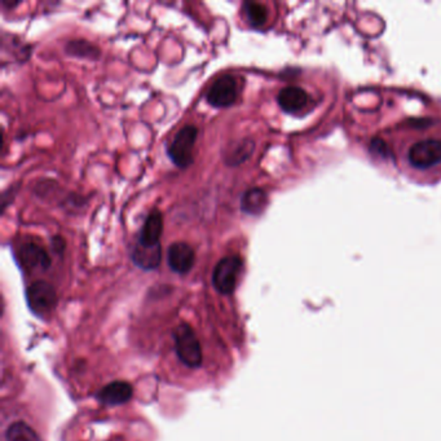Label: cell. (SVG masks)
<instances>
[{
  "label": "cell",
  "mask_w": 441,
  "mask_h": 441,
  "mask_svg": "<svg viewBox=\"0 0 441 441\" xmlns=\"http://www.w3.org/2000/svg\"><path fill=\"white\" fill-rule=\"evenodd\" d=\"M174 340L176 354L184 365L192 369L202 365V347L192 326L188 324L178 326L174 330Z\"/></svg>",
  "instance_id": "obj_1"
},
{
  "label": "cell",
  "mask_w": 441,
  "mask_h": 441,
  "mask_svg": "<svg viewBox=\"0 0 441 441\" xmlns=\"http://www.w3.org/2000/svg\"><path fill=\"white\" fill-rule=\"evenodd\" d=\"M197 135H198V130L192 124L183 127L175 135L173 141L167 146V156L173 160L175 166L179 168H187L193 163L195 160L193 149H195Z\"/></svg>",
  "instance_id": "obj_2"
},
{
  "label": "cell",
  "mask_w": 441,
  "mask_h": 441,
  "mask_svg": "<svg viewBox=\"0 0 441 441\" xmlns=\"http://www.w3.org/2000/svg\"><path fill=\"white\" fill-rule=\"evenodd\" d=\"M241 269H242V261L237 255L225 256L217 261L212 273V283L215 289L224 295L232 294L237 286V278Z\"/></svg>",
  "instance_id": "obj_3"
},
{
  "label": "cell",
  "mask_w": 441,
  "mask_h": 441,
  "mask_svg": "<svg viewBox=\"0 0 441 441\" xmlns=\"http://www.w3.org/2000/svg\"><path fill=\"white\" fill-rule=\"evenodd\" d=\"M409 163L415 168L427 170L441 163L440 138H426L415 143L408 153Z\"/></svg>",
  "instance_id": "obj_4"
},
{
  "label": "cell",
  "mask_w": 441,
  "mask_h": 441,
  "mask_svg": "<svg viewBox=\"0 0 441 441\" xmlns=\"http://www.w3.org/2000/svg\"><path fill=\"white\" fill-rule=\"evenodd\" d=\"M239 97L237 80L231 74L219 77L209 88L206 99L214 108H228L233 105Z\"/></svg>",
  "instance_id": "obj_5"
},
{
  "label": "cell",
  "mask_w": 441,
  "mask_h": 441,
  "mask_svg": "<svg viewBox=\"0 0 441 441\" xmlns=\"http://www.w3.org/2000/svg\"><path fill=\"white\" fill-rule=\"evenodd\" d=\"M26 299L33 311L42 315L51 311L58 303V294L51 283L36 281L26 289Z\"/></svg>",
  "instance_id": "obj_6"
},
{
  "label": "cell",
  "mask_w": 441,
  "mask_h": 441,
  "mask_svg": "<svg viewBox=\"0 0 441 441\" xmlns=\"http://www.w3.org/2000/svg\"><path fill=\"white\" fill-rule=\"evenodd\" d=\"M195 250L185 242H175L167 250V263L175 273L187 275L195 266Z\"/></svg>",
  "instance_id": "obj_7"
},
{
  "label": "cell",
  "mask_w": 441,
  "mask_h": 441,
  "mask_svg": "<svg viewBox=\"0 0 441 441\" xmlns=\"http://www.w3.org/2000/svg\"><path fill=\"white\" fill-rule=\"evenodd\" d=\"M18 259L21 261L22 267L34 271L40 269L45 271L51 266V258L43 247L36 245L34 242L23 244L18 249Z\"/></svg>",
  "instance_id": "obj_8"
},
{
  "label": "cell",
  "mask_w": 441,
  "mask_h": 441,
  "mask_svg": "<svg viewBox=\"0 0 441 441\" xmlns=\"http://www.w3.org/2000/svg\"><path fill=\"white\" fill-rule=\"evenodd\" d=\"M163 232V217L160 211L153 210L146 219L141 229L138 232V244L144 246H157L160 245V236Z\"/></svg>",
  "instance_id": "obj_9"
},
{
  "label": "cell",
  "mask_w": 441,
  "mask_h": 441,
  "mask_svg": "<svg viewBox=\"0 0 441 441\" xmlns=\"http://www.w3.org/2000/svg\"><path fill=\"white\" fill-rule=\"evenodd\" d=\"M277 102L285 113L294 114L307 107L308 94L302 87L289 86L280 91V94L277 96Z\"/></svg>",
  "instance_id": "obj_10"
},
{
  "label": "cell",
  "mask_w": 441,
  "mask_h": 441,
  "mask_svg": "<svg viewBox=\"0 0 441 441\" xmlns=\"http://www.w3.org/2000/svg\"><path fill=\"white\" fill-rule=\"evenodd\" d=\"M132 395L134 390L131 384L126 382H111L97 393V400L105 405H122L130 401Z\"/></svg>",
  "instance_id": "obj_11"
},
{
  "label": "cell",
  "mask_w": 441,
  "mask_h": 441,
  "mask_svg": "<svg viewBox=\"0 0 441 441\" xmlns=\"http://www.w3.org/2000/svg\"><path fill=\"white\" fill-rule=\"evenodd\" d=\"M131 259L135 263V266L144 269V271H153L158 268L162 259V250L160 245L157 246H144L136 242L135 247L132 249Z\"/></svg>",
  "instance_id": "obj_12"
},
{
  "label": "cell",
  "mask_w": 441,
  "mask_h": 441,
  "mask_svg": "<svg viewBox=\"0 0 441 441\" xmlns=\"http://www.w3.org/2000/svg\"><path fill=\"white\" fill-rule=\"evenodd\" d=\"M268 205V195L263 189L251 188L246 190L241 197V211L247 215L258 217L266 210Z\"/></svg>",
  "instance_id": "obj_13"
},
{
  "label": "cell",
  "mask_w": 441,
  "mask_h": 441,
  "mask_svg": "<svg viewBox=\"0 0 441 441\" xmlns=\"http://www.w3.org/2000/svg\"><path fill=\"white\" fill-rule=\"evenodd\" d=\"M65 51L67 55L74 58H88V60H96L100 58V50L89 43L88 40H70L65 45Z\"/></svg>",
  "instance_id": "obj_14"
},
{
  "label": "cell",
  "mask_w": 441,
  "mask_h": 441,
  "mask_svg": "<svg viewBox=\"0 0 441 441\" xmlns=\"http://www.w3.org/2000/svg\"><path fill=\"white\" fill-rule=\"evenodd\" d=\"M6 440L7 441H42L39 435L31 427L22 422L17 420L13 422L11 426L8 427L6 432Z\"/></svg>",
  "instance_id": "obj_15"
},
{
  "label": "cell",
  "mask_w": 441,
  "mask_h": 441,
  "mask_svg": "<svg viewBox=\"0 0 441 441\" xmlns=\"http://www.w3.org/2000/svg\"><path fill=\"white\" fill-rule=\"evenodd\" d=\"M253 151L254 143L251 140L246 138L244 141H239V144L233 148V151L225 156V163L232 167L237 166L239 163L245 162Z\"/></svg>",
  "instance_id": "obj_16"
},
{
  "label": "cell",
  "mask_w": 441,
  "mask_h": 441,
  "mask_svg": "<svg viewBox=\"0 0 441 441\" xmlns=\"http://www.w3.org/2000/svg\"><path fill=\"white\" fill-rule=\"evenodd\" d=\"M244 8H245V13L247 16V21L253 28H261L267 22V8L264 7L261 3L246 1Z\"/></svg>",
  "instance_id": "obj_17"
},
{
  "label": "cell",
  "mask_w": 441,
  "mask_h": 441,
  "mask_svg": "<svg viewBox=\"0 0 441 441\" xmlns=\"http://www.w3.org/2000/svg\"><path fill=\"white\" fill-rule=\"evenodd\" d=\"M52 246L55 249V251H58V253H61V251H64V247H65V241L62 237H53L52 239Z\"/></svg>",
  "instance_id": "obj_18"
}]
</instances>
